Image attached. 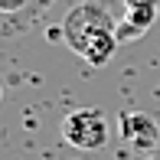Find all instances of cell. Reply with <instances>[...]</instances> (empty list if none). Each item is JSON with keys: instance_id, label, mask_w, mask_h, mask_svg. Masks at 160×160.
<instances>
[{"instance_id": "obj_1", "label": "cell", "mask_w": 160, "mask_h": 160, "mask_svg": "<svg viewBox=\"0 0 160 160\" xmlns=\"http://www.w3.org/2000/svg\"><path fill=\"white\" fill-rule=\"evenodd\" d=\"M62 39L88 65H108L114 49L121 46L118 20L101 0H85V3L72 7L69 17L62 20Z\"/></svg>"}, {"instance_id": "obj_2", "label": "cell", "mask_w": 160, "mask_h": 160, "mask_svg": "<svg viewBox=\"0 0 160 160\" xmlns=\"http://www.w3.org/2000/svg\"><path fill=\"white\" fill-rule=\"evenodd\" d=\"M62 137L69 147L101 150L108 144V118L98 108H75L62 118Z\"/></svg>"}, {"instance_id": "obj_3", "label": "cell", "mask_w": 160, "mask_h": 160, "mask_svg": "<svg viewBox=\"0 0 160 160\" xmlns=\"http://www.w3.org/2000/svg\"><path fill=\"white\" fill-rule=\"evenodd\" d=\"M118 128H121V137L141 154H147V150H154L160 144V124L147 111H121Z\"/></svg>"}, {"instance_id": "obj_4", "label": "cell", "mask_w": 160, "mask_h": 160, "mask_svg": "<svg viewBox=\"0 0 160 160\" xmlns=\"http://www.w3.org/2000/svg\"><path fill=\"white\" fill-rule=\"evenodd\" d=\"M157 20V0H134L128 7L124 20H118V39L128 42V39H141L144 33L154 26Z\"/></svg>"}, {"instance_id": "obj_5", "label": "cell", "mask_w": 160, "mask_h": 160, "mask_svg": "<svg viewBox=\"0 0 160 160\" xmlns=\"http://www.w3.org/2000/svg\"><path fill=\"white\" fill-rule=\"evenodd\" d=\"M26 0H0V7H3L7 13H13V10H20V7H23Z\"/></svg>"}]
</instances>
